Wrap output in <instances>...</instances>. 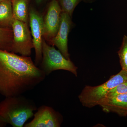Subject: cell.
<instances>
[{
  "label": "cell",
  "mask_w": 127,
  "mask_h": 127,
  "mask_svg": "<svg viewBox=\"0 0 127 127\" xmlns=\"http://www.w3.org/2000/svg\"><path fill=\"white\" fill-rule=\"evenodd\" d=\"M99 106L107 112L115 113L122 116H127V93L107 97Z\"/></svg>",
  "instance_id": "cell-10"
},
{
  "label": "cell",
  "mask_w": 127,
  "mask_h": 127,
  "mask_svg": "<svg viewBox=\"0 0 127 127\" xmlns=\"http://www.w3.org/2000/svg\"><path fill=\"white\" fill-rule=\"evenodd\" d=\"M42 59L38 67L46 76L57 70L68 71L77 76V67L71 60L65 57L59 50L54 46L50 45L43 39L42 42Z\"/></svg>",
  "instance_id": "cell-4"
},
{
  "label": "cell",
  "mask_w": 127,
  "mask_h": 127,
  "mask_svg": "<svg viewBox=\"0 0 127 127\" xmlns=\"http://www.w3.org/2000/svg\"><path fill=\"white\" fill-rule=\"evenodd\" d=\"M14 20L11 0H2L0 2V28H11Z\"/></svg>",
  "instance_id": "cell-12"
},
{
  "label": "cell",
  "mask_w": 127,
  "mask_h": 127,
  "mask_svg": "<svg viewBox=\"0 0 127 127\" xmlns=\"http://www.w3.org/2000/svg\"><path fill=\"white\" fill-rule=\"evenodd\" d=\"M46 77L30 56L0 49V94L2 96L22 95L34 89Z\"/></svg>",
  "instance_id": "cell-1"
},
{
  "label": "cell",
  "mask_w": 127,
  "mask_h": 127,
  "mask_svg": "<svg viewBox=\"0 0 127 127\" xmlns=\"http://www.w3.org/2000/svg\"><path fill=\"white\" fill-rule=\"evenodd\" d=\"M42 0H36L37 3H40V2L42 1Z\"/></svg>",
  "instance_id": "cell-18"
},
{
  "label": "cell",
  "mask_w": 127,
  "mask_h": 127,
  "mask_svg": "<svg viewBox=\"0 0 127 127\" xmlns=\"http://www.w3.org/2000/svg\"><path fill=\"white\" fill-rule=\"evenodd\" d=\"M34 118L26 124L25 127H59L62 122V117L52 107L42 105L37 108Z\"/></svg>",
  "instance_id": "cell-8"
},
{
  "label": "cell",
  "mask_w": 127,
  "mask_h": 127,
  "mask_svg": "<svg viewBox=\"0 0 127 127\" xmlns=\"http://www.w3.org/2000/svg\"><path fill=\"white\" fill-rule=\"evenodd\" d=\"M37 109L34 101L22 95L8 97L0 102V116L13 127H22Z\"/></svg>",
  "instance_id": "cell-2"
},
{
  "label": "cell",
  "mask_w": 127,
  "mask_h": 127,
  "mask_svg": "<svg viewBox=\"0 0 127 127\" xmlns=\"http://www.w3.org/2000/svg\"><path fill=\"white\" fill-rule=\"evenodd\" d=\"M11 28L13 36L11 52L30 56L34 46L29 24L15 20Z\"/></svg>",
  "instance_id": "cell-5"
},
{
  "label": "cell",
  "mask_w": 127,
  "mask_h": 127,
  "mask_svg": "<svg viewBox=\"0 0 127 127\" xmlns=\"http://www.w3.org/2000/svg\"><path fill=\"white\" fill-rule=\"evenodd\" d=\"M82 0H58V2L62 12L69 15L71 17L75 7Z\"/></svg>",
  "instance_id": "cell-14"
},
{
  "label": "cell",
  "mask_w": 127,
  "mask_h": 127,
  "mask_svg": "<svg viewBox=\"0 0 127 127\" xmlns=\"http://www.w3.org/2000/svg\"><path fill=\"white\" fill-rule=\"evenodd\" d=\"M29 25L34 48L35 51V64L38 66L42 59V42L43 31V17L33 8L29 10Z\"/></svg>",
  "instance_id": "cell-7"
},
{
  "label": "cell",
  "mask_w": 127,
  "mask_h": 127,
  "mask_svg": "<svg viewBox=\"0 0 127 127\" xmlns=\"http://www.w3.org/2000/svg\"><path fill=\"white\" fill-rule=\"evenodd\" d=\"M73 26L72 17L67 13L62 12L59 30L50 44V45L56 46L65 57L68 60H70L68 51V35Z\"/></svg>",
  "instance_id": "cell-9"
},
{
  "label": "cell",
  "mask_w": 127,
  "mask_h": 127,
  "mask_svg": "<svg viewBox=\"0 0 127 127\" xmlns=\"http://www.w3.org/2000/svg\"><path fill=\"white\" fill-rule=\"evenodd\" d=\"M118 55L122 69L127 72V36L124 35Z\"/></svg>",
  "instance_id": "cell-15"
},
{
  "label": "cell",
  "mask_w": 127,
  "mask_h": 127,
  "mask_svg": "<svg viewBox=\"0 0 127 127\" xmlns=\"http://www.w3.org/2000/svg\"><path fill=\"white\" fill-rule=\"evenodd\" d=\"M126 93H127V82L119 84L111 89L108 93L106 98Z\"/></svg>",
  "instance_id": "cell-16"
},
{
  "label": "cell",
  "mask_w": 127,
  "mask_h": 127,
  "mask_svg": "<svg viewBox=\"0 0 127 127\" xmlns=\"http://www.w3.org/2000/svg\"><path fill=\"white\" fill-rule=\"evenodd\" d=\"M7 123L4 120L1 116H0V127H6L7 125Z\"/></svg>",
  "instance_id": "cell-17"
},
{
  "label": "cell",
  "mask_w": 127,
  "mask_h": 127,
  "mask_svg": "<svg viewBox=\"0 0 127 127\" xmlns=\"http://www.w3.org/2000/svg\"><path fill=\"white\" fill-rule=\"evenodd\" d=\"M2 0H0V2L1 1H2Z\"/></svg>",
  "instance_id": "cell-19"
},
{
  "label": "cell",
  "mask_w": 127,
  "mask_h": 127,
  "mask_svg": "<svg viewBox=\"0 0 127 127\" xmlns=\"http://www.w3.org/2000/svg\"><path fill=\"white\" fill-rule=\"evenodd\" d=\"M127 82V72L122 69L117 74L111 76L102 84L96 86H86L79 95V101L83 106L87 107L99 105L111 89Z\"/></svg>",
  "instance_id": "cell-3"
},
{
  "label": "cell",
  "mask_w": 127,
  "mask_h": 127,
  "mask_svg": "<svg viewBox=\"0 0 127 127\" xmlns=\"http://www.w3.org/2000/svg\"><path fill=\"white\" fill-rule=\"evenodd\" d=\"M62 12L58 1L52 0L43 18V38L49 45L59 30Z\"/></svg>",
  "instance_id": "cell-6"
},
{
  "label": "cell",
  "mask_w": 127,
  "mask_h": 127,
  "mask_svg": "<svg viewBox=\"0 0 127 127\" xmlns=\"http://www.w3.org/2000/svg\"><path fill=\"white\" fill-rule=\"evenodd\" d=\"M13 37L11 28H0V49L11 52Z\"/></svg>",
  "instance_id": "cell-13"
},
{
  "label": "cell",
  "mask_w": 127,
  "mask_h": 127,
  "mask_svg": "<svg viewBox=\"0 0 127 127\" xmlns=\"http://www.w3.org/2000/svg\"><path fill=\"white\" fill-rule=\"evenodd\" d=\"M15 20L29 25V0H11Z\"/></svg>",
  "instance_id": "cell-11"
}]
</instances>
